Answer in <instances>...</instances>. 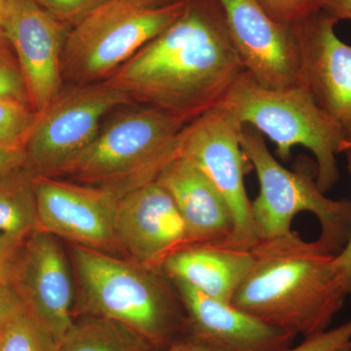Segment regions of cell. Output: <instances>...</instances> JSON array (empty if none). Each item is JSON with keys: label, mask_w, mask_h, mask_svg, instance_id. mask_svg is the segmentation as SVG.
<instances>
[{"label": "cell", "mask_w": 351, "mask_h": 351, "mask_svg": "<svg viewBox=\"0 0 351 351\" xmlns=\"http://www.w3.org/2000/svg\"><path fill=\"white\" fill-rule=\"evenodd\" d=\"M36 119L29 104L0 99V149L25 151Z\"/></svg>", "instance_id": "7402d4cb"}, {"label": "cell", "mask_w": 351, "mask_h": 351, "mask_svg": "<svg viewBox=\"0 0 351 351\" xmlns=\"http://www.w3.org/2000/svg\"><path fill=\"white\" fill-rule=\"evenodd\" d=\"M25 241L0 233V282L11 284Z\"/></svg>", "instance_id": "4316f807"}, {"label": "cell", "mask_w": 351, "mask_h": 351, "mask_svg": "<svg viewBox=\"0 0 351 351\" xmlns=\"http://www.w3.org/2000/svg\"><path fill=\"white\" fill-rule=\"evenodd\" d=\"M245 71L218 0H189L172 25L106 82L131 103L188 124L221 105Z\"/></svg>", "instance_id": "6da1fadb"}, {"label": "cell", "mask_w": 351, "mask_h": 351, "mask_svg": "<svg viewBox=\"0 0 351 351\" xmlns=\"http://www.w3.org/2000/svg\"><path fill=\"white\" fill-rule=\"evenodd\" d=\"M0 99L18 101L29 105L24 77L10 52L0 54Z\"/></svg>", "instance_id": "484cf974"}, {"label": "cell", "mask_w": 351, "mask_h": 351, "mask_svg": "<svg viewBox=\"0 0 351 351\" xmlns=\"http://www.w3.org/2000/svg\"><path fill=\"white\" fill-rule=\"evenodd\" d=\"M242 149L256 171L260 191L251 202L252 223L258 241L292 232L300 213H311L319 221V241L332 254L345 247L351 230V202L327 197L316 182V172L306 168L289 170L272 156L265 137L243 125Z\"/></svg>", "instance_id": "8992f818"}, {"label": "cell", "mask_w": 351, "mask_h": 351, "mask_svg": "<svg viewBox=\"0 0 351 351\" xmlns=\"http://www.w3.org/2000/svg\"><path fill=\"white\" fill-rule=\"evenodd\" d=\"M346 154L348 158V170L351 175V152ZM334 263L346 294L351 295V230L345 247L335 256Z\"/></svg>", "instance_id": "f1b7e54d"}, {"label": "cell", "mask_w": 351, "mask_h": 351, "mask_svg": "<svg viewBox=\"0 0 351 351\" xmlns=\"http://www.w3.org/2000/svg\"><path fill=\"white\" fill-rule=\"evenodd\" d=\"M69 249L78 287L73 316L117 321L156 351L184 339L186 313L174 283L163 270L76 245Z\"/></svg>", "instance_id": "3957f363"}, {"label": "cell", "mask_w": 351, "mask_h": 351, "mask_svg": "<svg viewBox=\"0 0 351 351\" xmlns=\"http://www.w3.org/2000/svg\"><path fill=\"white\" fill-rule=\"evenodd\" d=\"M253 262L252 249L191 243L173 254L162 270L170 280L181 281L209 297L232 302Z\"/></svg>", "instance_id": "ac0fdd59"}, {"label": "cell", "mask_w": 351, "mask_h": 351, "mask_svg": "<svg viewBox=\"0 0 351 351\" xmlns=\"http://www.w3.org/2000/svg\"><path fill=\"white\" fill-rule=\"evenodd\" d=\"M172 282L186 313L184 339L214 351H284L293 346L294 335L265 324L232 302Z\"/></svg>", "instance_id": "2e32d148"}, {"label": "cell", "mask_w": 351, "mask_h": 351, "mask_svg": "<svg viewBox=\"0 0 351 351\" xmlns=\"http://www.w3.org/2000/svg\"><path fill=\"white\" fill-rule=\"evenodd\" d=\"M232 304L265 324L304 339L329 329L348 294L334 258L319 241L291 232L261 240Z\"/></svg>", "instance_id": "7a4b0ae2"}, {"label": "cell", "mask_w": 351, "mask_h": 351, "mask_svg": "<svg viewBox=\"0 0 351 351\" xmlns=\"http://www.w3.org/2000/svg\"><path fill=\"white\" fill-rule=\"evenodd\" d=\"M59 351H156L130 328L107 317L82 315L59 341Z\"/></svg>", "instance_id": "ffe728a7"}, {"label": "cell", "mask_w": 351, "mask_h": 351, "mask_svg": "<svg viewBox=\"0 0 351 351\" xmlns=\"http://www.w3.org/2000/svg\"><path fill=\"white\" fill-rule=\"evenodd\" d=\"M24 308V302L13 286L0 282V332Z\"/></svg>", "instance_id": "83f0119b"}, {"label": "cell", "mask_w": 351, "mask_h": 351, "mask_svg": "<svg viewBox=\"0 0 351 351\" xmlns=\"http://www.w3.org/2000/svg\"><path fill=\"white\" fill-rule=\"evenodd\" d=\"M25 162L27 156L25 151L0 149V176L25 166Z\"/></svg>", "instance_id": "f546056e"}, {"label": "cell", "mask_w": 351, "mask_h": 351, "mask_svg": "<svg viewBox=\"0 0 351 351\" xmlns=\"http://www.w3.org/2000/svg\"><path fill=\"white\" fill-rule=\"evenodd\" d=\"M245 71L271 89L304 85L295 27L280 24L257 0H218Z\"/></svg>", "instance_id": "8fae6325"}, {"label": "cell", "mask_w": 351, "mask_h": 351, "mask_svg": "<svg viewBox=\"0 0 351 351\" xmlns=\"http://www.w3.org/2000/svg\"><path fill=\"white\" fill-rule=\"evenodd\" d=\"M0 351H59V341L25 306L0 332Z\"/></svg>", "instance_id": "44dd1931"}, {"label": "cell", "mask_w": 351, "mask_h": 351, "mask_svg": "<svg viewBox=\"0 0 351 351\" xmlns=\"http://www.w3.org/2000/svg\"><path fill=\"white\" fill-rule=\"evenodd\" d=\"M120 256L152 269L193 243L169 193L154 181L120 198L114 217Z\"/></svg>", "instance_id": "5bb4252c"}, {"label": "cell", "mask_w": 351, "mask_h": 351, "mask_svg": "<svg viewBox=\"0 0 351 351\" xmlns=\"http://www.w3.org/2000/svg\"><path fill=\"white\" fill-rule=\"evenodd\" d=\"M221 104L232 110L242 125L252 127L274 143L277 156L283 160L295 147L308 149L315 157L316 182L323 193L338 182L337 156L341 154V137L306 85L271 89L245 71Z\"/></svg>", "instance_id": "5b68a950"}, {"label": "cell", "mask_w": 351, "mask_h": 351, "mask_svg": "<svg viewBox=\"0 0 351 351\" xmlns=\"http://www.w3.org/2000/svg\"><path fill=\"white\" fill-rule=\"evenodd\" d=\"M338 21L326 10L295 25L304 84L341 137V152H351V45L336 32Z\"/></svg>", "instance_id": "4fadbf2b"}, {"label": "cell", "mask_w": 351, "mask_h": 351, "mask_svg": "<svg viewBox=\"0 0 351 351\" xmlns=\"http://www.w3.org/2000/svg\"><path fill=\"white\" fill-rule=\"evenodd\" d=\"M351 343V320L341 326L304 339L297 346L284 351H346Z\"/></svg>", "instance_id": "d4e9b609"}, {"label": "cell", "mask_w": 351, "mask_h": 351, "mask_svg": "<svg viewBox=\"0 0 351 351\" xmlns=\"http://www.w3.org/2000/svg\"><path fill=\"white\" fill-rule=\"evenodd\" d=\"M69 263L59 239L36 230L25 239L11 281L25 308L58 341L75 321V280Z\"/></svg>", "instance_id": "9a60e30c"}, {"label": "cell", "mask_w": 351, "mask_h": 351, "mask_svg": "<svg viewBox=\"0 0 351 351\" xmlns=\"http://www.w3.org/2000/svg\"><path fill=\"white\" fill-rule=\"evenodd\" d=\"M69 29L32 0H8L2 32L15 52L29 105L38 114L64 89L62 60Z\"/></svg>", "instance_id": "7c38bea8"}, {"label": "cell", "mask_w": 351, "mask_h": 351, "mask_svg": "<svg viewBox=\"0 0 351 351\" xmlns=\"http://www.w3.org/2000/svg\"><path fill=\"white\" fill-rule=\"evenodd\" d=\"M53 17L69 27L80 21L108 0H32Z\"/></svg>", "instance_id": "cb8c5ba5"}, {"label": "cell", "mask_w": 351, "mask_h": 351, "mask_svg": "<svg viewBox=\"0 0 351 351\" xmlns=\"http://www.w3.org/2000/svg\"><path fill=\"white\" fill-rule=\"evenodd\" d=\"M36 228V174L23 166L0 176V233L25 240Z\"/></svg>", "instance_id": "d6986e66"}, {"label": "cell", "mask_w": 351, "mask_h": 351, "mask_svg": "<svg viewBox=\"0 0 351 351\" xmlns=\"http://www.w3.org/2000/svg\"><path fill=\"white\" fill-rule=\"evenodd\" d=\"M163 351H214L209 350V348H205L197 343H193V341H189V339H180V341H176L172 345L168 346Z\"/></svg>", "instance_id": "1f68e13d"}, {"label": "cell", "mask_w": 351, "mask_h": 351, "mask_svg": "<svg viewBox=\"0 0 351 351\" xmlns=\"http://www.w3.org/2000/svg\"><path fill=\"white\" fill-rule=\"evenodd\" d=\"M346 351H351V343H350V348H348V350H346Z\"/></svg>", "instance_id": "d590c367"}, {"label": "cell", "mask_w": 351, "mask_h": 351, "mask_svg": "<svg viewBox=\"0 0 351 351\" xmlns=\"http://www.w3.org/2000/svg\"><path fill=\"white\" fill-rule=\"evenodd\" d=\"M9 44L8 40L4 36L3 32L0 31V54H3V53H9Z\"/></svg>", "instance_id": "e575fe53"}, {"label": "cell", "mask_w": 351, "mask_h": 351, "mask_svg": "<svg viewBox=\"0 0 351 351\" xmlns=\"http://www.w3.org/2000/svg\"><path fill=\"white\" fill-rule=\"evenodd\" d=\"M186 124L172 115L142 107L113 119L57 178L112 189L124 196L156 181L178 156Z\"/></svg>", "instance_id": "277c9868"}, {"label": "cell", "mask_w": 351, "mask_h": 351, "mask_svg": "<svg viewBox=\"0 0 351 351\" xmlns=\"http://www.w3.org/2000/svg\"><path fill=\"white\" fill-rule=\"evenodd\" d=\"M156 181L174 200L193 243L230 245L234 228L230 208L193 163L178 156Z\"/></svg>", "instance_id": "e0dca14e"}, {"label": "cell", "mask_w": 351, "mask_h": 351, "mask_svg": "<svg viewBox=\"0 0 351 351\" xmlns=\"http://www.w3.org/2000/svg\"><path fill=\"white\" fill-rule=\"evenodd\" d=\"M36 230L71 245L120 256L114 217L121 196L112 189L36 175Z\"/></svg>", "instance_id": "30bf717a"}, {"label": "cell", "mask_w": 351, "mask_h": 351, "mask_svg": "<svg viewBox=\"0 0 351 351\" xmlns=\"http://www.w3.org/2000/svg\"><path fill=\"white\" fill-rule=\"evenodd\" d=\"M128 104V97L107 82L64 88L38 114L25 149V167L36 175L56 177L93 142L101 119Z\"/></svg>", "instance_id": "9c48e42d"}, {"label": "cell", "mask_w": 351, "mask_h": 351, "mask_svg": "<svg viewBox=\"0 0 351 351\" xmlns=\"http://www.w3.org/2000/svg\"><path fill=\"white\" fill-rule=\"evenodd\" d=\"M7 4H8V0H0V31H2L4 20H5Z\"/></svg>", "instance_id": "836d02e7"}, {"label": "cell", "mask_w": 351, "mask_h": 351, "mask_svg": "<svg viewBox=\"0 0 351 351\" xmlns=\"http://www.w3.org/2000/svg\"><path fill=\"white\" fill-rule=\"evenodd\" d=\"M242 130L237 115L221 104L182 128L178 156L193 163L230 206L234 223L230 245L252 249L258 239L245 186L252 166L242 149Z\"/></svg>", "instance_id": "ba28073f"}, {"label": "cell", "mask_w": 351, "mask_h": 351, "mask_svg": "<svg viewBox=\"0 0 351 351\" xmlns=\"http://www.w3.org/2000/svg\"><path fill=\"white\" fill-rule=\"evenodd\" d=\"M136 3L140 5L149 7V8H157V7H163L181 1V0H133Z\"/></svg>", "instance_id": "d6a6232c"}, {"label": "cell", "mask_w": 351, "mask_h": 351, "mask_svg": "<svg viewBox=\"0 0 351 351\" xmlns=\"http://www.w3.org/2000/svg\"><path fill=\"white\" fill-rule=\"evenodd\" d=\"M189 0L149 8L133 0H108L71 27L63 51L64 82H104L172 25Z\"/></svg>", "instance_id": "52a82bcc"}, {"label": "cell", "mask_w": 351, "mask_h": 351, "mask_svg": "<svg viewBox=\"0 0 351 351\" xmlns=\"http://www.w3.org/2000/svg\"><path fill=\"white\" fill-rule=\"evenodd\" d=\"M272 19L295 27L324 10L331 0H257Z\"/></svg>", "instance_id": "603a6c76"}, {"label": "cell", "mask_w": 351, "mask_h": 351, "mask_svg": "<svg viewBox=\"0 0 351 351\" xmlns=\"http://www.w3.org/2000/svg\"><path fill=\"white\" fill-rule=\"evenodd\" d=\"M325 10L331 14L338 22L351 21V0H331Z\"/></svg>", "instance_id": "4dcf8cb0"}]
</instances>
